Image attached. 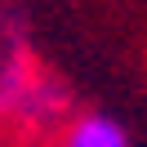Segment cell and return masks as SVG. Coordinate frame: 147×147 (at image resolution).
<instances>
[{
    "label": "cell",
    "mask_w": 147,
    "mask_h": 147,
    "mask_svg": "<svg viewBox=\"0 0 147 147\" xmlns=\"http://www.w3.org/2000/svg\"><path fill=\"white\" fill-rule=\"evenodd\" d=\"M31 80H36V76H31L22 22L13 18L9 9H0V116H18Z\"/></svg>",
    "instance_id": "cell-1"
},
{
    "label": "cell",
    "mask_w": 147,
    "mask_h": 147,
    "mask_svg": "<svg viewBox=\"0 0 147 147\" xmlns=\"http://www.w3.org/2000/svg\"><path fill=\"white\" fill-rule=\"evenodd\" d=\"M63 111H67V85L49 80V76H36L27 98H22V107H18V116L36 129H49V125H58Z\"/></svg>",
    "instance_id": "cell-2"
},
{
    "label": "cell",
    "mask_w": 147,
    "mask_h": 147,
    "mask_svg": "<svg viewBox=\"0 0 147 147\" xmlns=\"http://www.w3.org/2000/svg\"><path fill=\"white\" fill-rule=\"evenodd\" d=\"M63 147H134V143H129V134H125L120 120L89 111V116H76L71 125H67Z\"/></svg>",
    "instance_id": "cell-3"
}]
</instances>
